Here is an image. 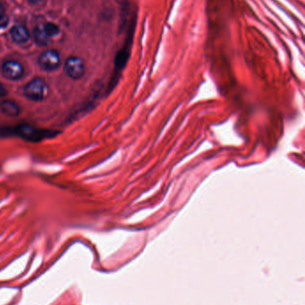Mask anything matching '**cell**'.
Masks as SVG:
<instances>
[{"mask_svg":"<svg viewBox=\"0 0 305 305\" xmlns=\"http://www.w3.org/2000/svg\"><path fill=\"white\" fill-rule=\"evenodd\" d=\"M48 86L41 78H35L24 87L23 93L28 99L33 102L43 101L48 95Z\"/></svg>","mask_w":305,"mask_h":305,"instance_id":"6da1fadb","label":"cell"},{"mask_svg":"<svg viewBox=\"0 0 305 305\" xmlns=\"http://www.w3.org/2000/svg\"><path fill=\"white\" fill-rule=\"evenodd\" d=\"M64 73L73 79H80L85 74L83 61L77 57H70L64 63Z\"/></svg>","mask_w":305,"mask_h":305,"instance_id":"7a4b0ae2","label":"cell"},{"mask_svg":"<svg viewBox=\"0 0 305 305\" xmlns=\"http://www.w3.org/2000/svg\"><path fill=\"white\" fill-rule=\"evenodd\" d=\"M39 64L43 70L47 72H52L57 70L60 65L59 53L54 49L46 50L39 58Z\"/></svg>","mask_w":305,"mask_h":305,"instance_id":"3957f363","label":"cell"},{"mask_svg":"<svg viewBox=\"0 0 305 305\" xmlns=\"http://www.w3.org/2000/svg\"><path fill=\"white\" fill-rule=\"evenodd\" d=\"M2 73L5 78L10 80H19L24 74V69L21 63L17 61L9 60L4 63L2 66Z\"/></svg>","mask_w":305,"mask_h":305,"instance_id":"277c9868","label":"cell"},{"mask_svg":"<svg viewBox=\"0 0 305 305\" xmlns=\"http://www.w3.org/2000/svg\"><path fill=\"white\" fill-rule=\"evenodd\" d=\"M0 110L7 117L15 118L21 114V108L19 105L13 100L5 99L0 102Z\"/></svg>","mask_w":305,"mask_h":305,"instance_id":"5b68a950","label":"cell"},{"mask_svg":"<svg viewBox=\"0 0 305 305\" xmlns=\"http://www.w3.org/2000/svg\"><path fill=\"white\" fill-rule=\"evenodd\" d=\"M11 37L17 44L26 43L30 38V33L26 28L22 25H16L11 30Z\"/></svg>","mask_w":305,"mask_h":305,"instance_id":"8992f818","label":"cell"},{"mask_svg":"<svg viewBox=\"0 0 305 305\" xmlns=\"http://www.w3.org/2000/svg\"><path fill=\"white\" fill-rule=\"evenodd\" d=\"M33 35H34V39H35V42L37 45L41 46V47H45L48 45L49 37L45 31L44 25H38L34 29Z\"/></svg>","mask_w":305,"mask_h":305,"instance_id":"52a82bcc","label":"cell"},{"mask_svg":"<svg viewBox=\"0 0 305 305\" xmlns=\"http://www.w3.org/2000/svg\"><path fill=\"white\" fill-rule=\"evenodd\" d=\"M19 132H20L21 137H27L29 139H32V138H36L37 139L38 137H41L40 136L41 132H37V131L33 130L31 127H21V130Z\"/></svg>","mask_w":305,"mask_h":305,"instance_id":"ba28073f","label":"cell"},{"mask_svg":"<svg viewBox=\"0 0 305 305\" xmlns=\"http://www.w3.org/2000/svg\"><path fill=\"white\" fill-rule=\"evenodd\" d=\"M44 28L49 38L57 36L59 33V27L52 22H48L46 25H44Z\"/></svg>","mask_w":305,"mask_h":305,"instance_id":"9c48e42d","label":"cell"},{"mask_svg":"<svg viewBox=\"0 0 305 305\" xmlns=\"http://www.w3.org/2000/svg\"><path fill=\"white\" fill-rule=\"evenodd\" d=\"M8 23H9L8 16H6L5 14H4L3 16H0V28L4 29V28L8 25Z\"/></svg>","mask_w":305,"mask_h":305,"instance_id":"30bf717a","label":"cell"},{"mask_svg":"<svg viewBox=\"0 0 305 305\" xmlns=\"http://www.w3.org/2000/svg\"><path fill=\"white\" fill-rule=\"evenodd\" d=\"M7 95V90L5 88V86L0 82V98L5 97Z\"/></svg>","mask_w":305,"mask_h":305,"instance_id":"8fae6325","label":"cell"},{"mask_svg":"<svg viewBox=\"0 0 305 305\" xmlns=\"http://www.w3.org/2000/svg\"><path fill=\"white\" fill-rule=\"evenodd\" d=\"M4 14H5V8H4L3 5L0 3V16H3Z\"/></svg>","mask_w":305,"mask_h":305,"instance_id":"7c38bea8","label":"cell"},{"mask_svg":"<svg viewBox=\"0 0 305 305\" xmlns=\"http://www.w3.org/2000/svg\"><path fill=\"white\" fill-rule=\"evenodd\" d=\"M29 1L32 4H37V3H40L41 0H29Z\"/></svg>","mask_w":305,"mask_h":305,"instance_id":"4fadbf2b","label":"cell"},{"mask_svg":"<svg viewBox=\"0 0 305 305\" xmlns=\"http://www.w3.org/2000/svg\"><path fill=\"white\" fill-rule=\"evenodd\" d=\"M16 1H19V0H16Z\"/></svg>","mask_w":305,"mask_h":305,"instance_id":"5bb4252c","label":"cell"}]
</instances>
